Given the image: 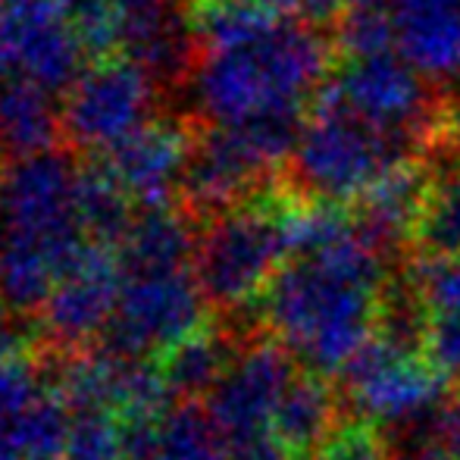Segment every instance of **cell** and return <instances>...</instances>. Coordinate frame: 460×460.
I'll return each instance as SVG.
<instances>
[{
    "label": "cell",
    "instance_id": "cell-3",
    "mask_svg": "<svg viewBox=\"0 0 460 460\" xmlns=\"http://www.w3.org/2000/svg\"><path fill=\"white\" fill-rule=\"evenodd\" d=\"M79 170L69 154L22 157L0 182V304L31 314L88 244L75 204Z\"/></svg>",
    "mask_w": 460,
    "mask_h": 460
},
{
    "label": "cell",
    "instance_id": "cell-4",
    "mask_svg": "<svg viewBox=\"0 0 460 460\" xmlns=\"http://www.w3.org/2000/svg\"><path fill=\"white\" fill-rule=\"evenodd\" d=\"M407 141L379 132L354 116L329 88L316 94L304 119L301 138L288 160V191L314 204H358L379 179L398 166L423 164Z\"/></svg>",
    "mask_w": 460,
    "mask_h": 460
},
{
    "label": "cell",
    "instance_id": "cell-20",
    "mask_svg": "<svg viewBox=\"0 0 460 460\" xmlns=\"http://www.w3.org/2000/svg\"><path fill=\"white\" fill-rule=\"evenodd\" d=\"M429 166L432 182L417 226L413 254L460 257V157L442 154Z\"/></svg>",
    "mask_w": 460,
    "mask_h": 460
},
{
    "label": "cell",
    "instance_id": "cell-18",
    "mask_svg": "<svg viewBox=\"0 0 460 460\" xmlns=\"http://www.w3.org/2000/svg\"><path fill=\"white\" fill-rule=\"evenodd\" d=\"M242 348L244 345H238L226 329L223 332L219 329H204V332L191 335L179 348H172L166 358H160V367H164L166 382H170L172 394L179 401H207V394L219 385V379L235 364Z\"/></svg>",
    "mask_w": 460,
    "mask_h": 460
},
{
    "label": "cell",
    "instance_id": "cell-21",
    "mask_svg": "<svg viewBox=\"0 0 460 460\" xmlns=\"http://www.w3.org/2000/svg\"><path fill=\"white\" fill-rule=\"evenodd\" d=\"M4 426L16 442L22 460H66L69 436H73V411L54 392H44Z\"/></svg>",
    "mask_w": 460,
    "mask_h": 460
},
{
    "label": "cell",
    "instance_id": "cell-26",
    "mask_svg": "<svg viewBox=\"0 0 460 460\" xmlns=\"http://www.w3.org/2000/svg\"><path fill=\"white\" fill-rule=\"evenodd\" d=\"M423 358L442 379H448L455 388L460 385V314L432 316Z\"/></svg>",
    "mask_w": 460,
    "mask_h": 460
},
{
    "label": "cell",
    "instance_id": "cell-11",
    "mask_svg": "<svg viewBox=\"0 0 460 460\" xmlns=\"http://www.w3.org/2000/svg\"><path fill=\"white\" fill-rule=\"evenodd\" d=\"M122 297V273L110 248L88 242L41 307V326L57 351L69 354L103 339Z\"/></svg>",
    "mask_w": 460,
    "mask_h": 460
},
{
    "label": "cell",
    "instance_id": "cell-1",
    "mask_svg": "<svg viewBox=\"0 0 460 460\" xmlns=\"http://www.w3.org/2000/svg\"><path fill=\"white\" fill-rule=\"evenodd\" d=\"M388 261L351 232L310 257L288 261L263 295L267 332L304 373L341 376L373 339Z\"/></svg>",
    "mask_w": 460,
    "mask_h": 460
},
{
    "label": "cell",
    "instance_id": "cell-9",
    "mask_svg": "<svg viewBox=\"0 0 460 460\" xmlns=\"http://www.w3.org/2000/svg\"><path fill=\"white\" fill-rule=\"evenodd\" d=\"M297 373V360L273 335L244 345L229 373L204 401V413L219 442L235 445L273 429L276 407Z\"/></svg>",
    "mask_w": 460,
    "mask_h": 460
},
{
    "label": "cell",
    "instance_id": "cell-17",
    "mask_svg": "<svg viewBox=\"0 0 460 460\" xmlns=\"http://www.w3.org/2000/svg\"><path fill=\"white\" fill-rule=\"evenodd\" d=\"M63 132V116L54 94L25 75L0 82V151L22 157L54 151Z\"/></svg>",
    "mask_w": 460,
    "mask_h": 460
},
{
    "label": "cell",
    "instance_id": "cell-31",
    "mask_svg": "<svg viewBox=\"0 0 460 460\" xmlns=\"http://www.w3.org/2000/svg\"><path fill=\"white\" fill-rule=\"evenodd\" d=\"M6 66H10V63H6L4 50H0V82H4V79H6Z\"/></svg>",
    "mask_w": 460,
    "mask_h": 460
},
{
    "label": "cell",
    "instance_id": "cell-10",
    "mask_svg": "<svg viewBox=\"0 0 460 460\" xmlns=\"http://www.w3.org/2000/svg\"><path fill=\"white\" fill-rule=\"evenodd\" d=\"M0 50L19 75L50 94L73 88L82 75L85 44L69 19L66 0L0 4Z\"/></svg>",
    "mask_w": 460,
    "mask_h": 460
},
{
    "label": "cell",
    "instance_id": "cell-25",
    "mask_svg": "<svg viewBox=\"0 0 460 460\" xmlns=\"http://www.w3.org/2000/svg\"><path fill=\"white\" fill-rule=\"evenodd\" d=\"M314 460H394V448L373 423L358 417H341V423L320 445Z\"/></svg>",
    "mask_w": 460,
    "mask_h": 460
},
{
    "label": "cell",
    "instance_id": "cell-32",
    "mask_svg": "<svg viewBox=\"0 0 460 460\" xmlns=\"http://www.w3.org/2000/svg\"><path fill=\"white\" fill-rule=\"evenodd\" d=\"M351 6H360V4H382V0H348Z\"/></svg>",
    "mask_w": 460,
    "mask_h": 460
},
{
    "label": "cell",
    "instance_id": "cell-15",
    "mask_svg": "<svg viewBox=\"0 0 460 460\" xmlns=\"http://www.w3.org/2000/svg\"><path fill=\"white\" fill-rule=\"evenodd\" d=\"M194 251H198V232L191 217L182 210H145V217H135L132 229L116 248L122 279L141 276H166V273H188L194 267Z\"/></svg>",
    "mask_w": 460,
    "mask_h": 460
},
{
    "label": "cell",
    "instance_id": "cell-14",
    "mask_svg": "<svg viewBox=\"0 0 460 460\" xmlns=\"http://www.w3.org/2000/svg\"><path fill=\"white\" fill-rule=\"evenodd\" d=\"M394 54L429 82L460 75V0H382Z\"/></svg>",
    "mask_w": 460,
    "mask_h": 460
},
{
    "label": "cell",
    "instance_id": "cell-13",
    "mask_svg": "<svg viewBox=\"0 0 460 460\" xmlns=\"http://www.w3.org/2000/svg\"><path fill=\"white\" fill-rule=\"evenodd\" d=\"M432 182L429 160L423 164H407L379 179L364 198L354 204L351 223L354 232L388 263L394 257H413V242H417V226L423 217L426 194Z\"/></svg>",
    "mask_w": 460,
    "mask_h": 460
},
{
    "label": "cell",
    "instance_id": "cell-30",
    "mask_svg": "<svg viewBox=\"0 0 460 460\" xmlns=\"http://www.w3.org/2000/svg\"><path fill=\"white\" fill-rule=\"evenodd\" d=\"M401 460H448L445 455H438L436 448H411Z\"/></svg>",
    "mask_w": 460,
    "mask_h": 460
},
{
    "label": "cell",
    "instance_id": "cell-34",
    "mask_svg": "<svg viewBox=\"0 0 460 460\" xmlns=\"http://www.w3.org/2000/svg\"><path fill=\"white\" fill-rule=\"evenodd\" d=\"M0 4H10V0H0Z\"/></svg>",
    "mask_w": 460,
    "mask_h": 460
},
{
    "label": "cell",
    "instance_id": "cell-27",
    "mask_svg": "<svg viewBox=\"0 0 460 460\" xmlns=\"http://www.w3.org/2000/svg\"><path fill=\"white\" fill-rule=\"evenodd\" d=\"M257 4L270 6V10L282 13V16L301 19V22H310L320 29V22H329L341 13V4L345 0H257Z\"/></svg>",
    "mask_w": 460,
    "mask_h": 460
},
{
    "label": "cell",
    "instance_id": "cell-28",
    "mask_svg": "<svg viewBox=\"0 0 460 460\" xmlns=\"http://www.w3.org/2000/svg\"><path fill=\"white\" fill-rule=\"evenodd\" d=\"M31 358V339L22 329V323L16 320H0V367L16 364V360Z\"/></svg>",
    "mask_w": 460,
    "mask_h": 460
},
{
    "label": "cell",
    "instance_id": "cell-5",
    "mask_svg": "<svg viewBox=\"0 0 460 460\" xmlns=\"http://www.w3.org/2000/svg\"><path fill=\"white\" fill-rule=\"evenodd\" d=\"M285 204L288 188L263 191L251 204L235 207L204 226L191 273L210 310L229 316L267 295L279 270L288 263L282 226Z\"/></svg>",
    "mask_w": 460,
    "mask_h": 460
},
{
    "label": "cell",
    "instance_id": "cell-7",
    "mask_svg": "<svg viewBox=\"0 0 460 460\" xmlns=\"http://www.w3.org/2000/svg\"><path fill=\"white\" fill-rule=\"evenodd\" d=\"M207 301L194 273L122 279V297L113 323L97 348L122 360L166 358L191 335L204 332Z\"/></svg>",
    "mask_w": 460,
    "mask_h": 460
},
{
    "label": "cell",
    "instance_id": "cell-22",
    "mask_svg": "<svg viewBox=\"0 0 460 460\" xmlns=\"http://www.w3.org/2000/svg\"><path fill=\"white\" fill-rule=\"evenodd\" d=\"M335 50L348 60H367V57L394 54V31L388 22V13L382 4H360L348 6V13L339 19L335 31Z\"/></svg>",
    "mask_w": 460,
    "mask_h": 460
},
{
    "label": "cell",
    "instance_id": "cell-12",
    "mask_svg": "<svg viewBox=\"0 0 460 460\" xmlns=\"http://www.w3.org/2000/svg\"><path fill=\"white\" fill-rule=\"evenodd\" d=\"M194 135L176 119H151L103 157L116 182L145 210H164L182 188Z\"/></svg>",
    "mask_w": 460,
    "mask_h": 460
},
{
    "label": "cell",
    "instance_id": "cell-24",
    "mask_svg": "<svg viewBox=\"0 0 460 460\" xmlns=\"http://www.w3.org/2000/svg\"><path fill=\"white\" fill-rule=\"evenodd\" d=\"M66 460H128L122 423L113 413H73Z\"/></svg>",
    "mask_w": 460,
    "mask_h": 460
},
{
    "label": "cell",
    "instance_id": "cell-8",
    "mask_svg": "<svg viewBox=\"0 0 460 460\" xmlns=\"http://www.w3.org/2000/svg\"><path fill=\"white\" fill-rule=\"evenodd\" d=\"M154 94L157 85L128 57L101 60L69 88L60 110L63 135L82 151H101L107 157L154 119Z\"/></svg>",
    "mask_w": 460,
    "mask_h": 460
},
{
    "label": "cell",
    "instance_id": "cell-23",
    "mask_svg": "<svg viewBox=\"0 0 460 460\" xmlns=\"http://www.w3.org/2000/svg\"><path fill=\"white\" fill-rule=\"evenodd\" d=\"M404 276L432 316L460 314V257H407Z\"/></svg>",
    "mask_w": 460,
    "mask_h": 460
},
{
    "label": "cell",
    "instance_id": "cell-29",
    "mask_svg": "<svg viewBox=\"0 0 460 460\" xmlns=\"http://www.w3.org/2000/svg\"><path fill=\"white\" fill-rule=\"evenodd\" d=\"M0 460H22V455H19L16 442H13V436L6 432V426L0 423Z\"/></svg>",
    "mask_w": 460,
    "mask_h": 460
},
{
    "label": "cell",
    "instance_id": "cell-6",
    "mask_svg": "<svg viewBox=\"0 0 460 460\" xmlns=\"http://www.w3.org/2000/svg\"><path fill=\"white\" fill-rule=\"evenodd\" d=\"M341 385L351 417L367 420L382 432H420L448 398V379H442L423 354H407L376 335L341 369Z\"/></svg>",
    "mask_w": 460,
    "mask_h": 460
},
{
    "label": "cell",
    "instance_id": "cell-33",
    "mask_svg": "<svg viewBox=\"0 0 460 460\" xmlns=\"http://www.w3.org/2000/svg\"><path fill=\"white\" fill-rule=\"evenodd\" d=\"M0 154H4V151H0ZM4 176H6V172H4V170H0V182H4Z\"/></svg>",
    "mask_w": 460,
    "mask_h": 460
},
{
    "label": "cell",
    "instance_id": "cell-2",
    "mask_svg": "<svg viewBox=\"0 0 460 460\" xmlns=\"http://www.w3.org/2000/svg\"><path fill=\"white\" fill-rule=\"evenodd\" d=\"M332 60V38L316 25L276 13L254 35L200 54L191 101L210 126L301 116L326 88Z\"/></svg>",
    "mask_w": 460,
    "mask_h": 460
},
{
    "label": "cell",
    "instance_id": "cell-19",
    "mask_svg": "<svg viewBox=\"0 0 460 460\" xmlns=\"http://www.w3.org/2000/svg\"><path fill=\"white\" fill-rule=\"evenodd\" d=\"M75 204H79V217L82 226H85L88 242L103 244V248H110V244L119 248V242L135 223L132 198L126 194V188L116 182V176L103 160L85 164L79 170Z\"/></svg>",
    "mask_w": 460,
    "mask_h": 460
},
{
    "label": "cell",
    "instance_id": "cell-35",
    "mask_svg": "<svg viewBox=\"0 0 460 460\" xmlns=\"http://www.w3.org/2000/svg\"><path fill=\"white\" fill-rule=\"evenodd\" d=\"M457 392H460V385H457Z\"/></svg>",
    "mask_w": 460,
    "mask_h": 460
},
{
    "label": "cell",
    "instance_id": "cell-16",
    "mask_svg": "<svg viewBox=\"0 0 460 460\" xmlns=\"http://www.w3.org/2000/svg\"><path fill=\"white\" fill-rule=\"evenodd\" d=\"M341 407H345V398L335 394L326 376L301 369L279 401L273 432L295 460H314L320 445L341 423Z\"/></svg>",
    "mask_w": 460,
    "mask_h": 460
}]
</instances>
